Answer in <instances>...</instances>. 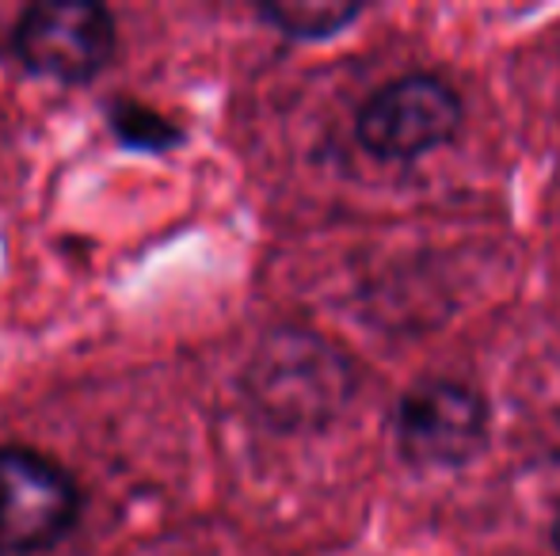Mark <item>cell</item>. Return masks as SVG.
Listing matches in <instances>:
<instances>
[{"label": "cell", "instance_id": "1", "mask_svg": "<svg viewBox=\"0 0 560 556\" xmlns=\"http://www.w3.org/2000/svg\"><path fill=\"white\" fill-rule=\"evenodd\" d=\"M244 401L252 416L282 435L325 430L354 401V363L313 328H275L244 366Z\"/></svg>", "mask_w": 560, "mask_h": 556}, {"label": "cell", "instance_id": "2", "mask_svg": "<svg viewBox=\"0 0 560 556\" xmlns=\"http://www.w3.org/2000/svg\"><path fill=\"white\" fill-rule=\"evenodd\" d=\"M118 27L112 8L89 0H43L20 12L12 54L20 66L54 84H89L112 66Z\"/></svg>", "mask_w": 560, "mask_h": 556}, {"label": "cell", "instance_id": "3", "mask_svg": "<svg viewBox=\"0 0 560 556\" xmlns=\"http://www.w3.org/2000/svg\"><path fill=\"white\" fill-rule=\"evenodd\" d=\"M81 519L73 473L43 450L0 446V556L46 553Z\"/></svg>", "mask_w": 560, "mask_h": 556}, {"label": "cell", "instance_id": "4", "mask_svg": "<svg viewBox=\"0 0 560 556\" xmlns=\"http://www.w3.org/2000/svg\"><path fill=\"white\" fill-rule=\"evenodd\" d=\"M465 104L443 76L412 73L389 81L362 104L354 134L377 161H420L431 149L457 138Z\"/></svg>", "mask_w": 560, "mask_h": 556}, {"label": "cell", "instance_id": "5", "mask_svg": "<svg viewBox=\"0 0 560 556\" xmlns=\"http://www.w3.org/2000/svg\"><path fill=\"white\" fill-rule=\"evenodd\" d=\"M488 401L477 389L431 378L408 389L397 409V446L420 469H462L488 446Z\"/></svg>", "mask_w": 560, "mask_h": 556}, {"label": "cell", "instance_id": "6", "mask_svg": "<svg viewBox=\"0 0 560 556\" xmlns=\"http://www.w3.org/2000/svg\"><path fill=\"white\" fill-rule=\"evenodd\" d=\"M256 15L282 31L287 38L298 43H317V38H332L347 23L362 15V4H343V0H275V4H259Z\"/></svg>", "mask_w": 560, "mask_h": 556}, {"label": "cell", "instance_id": "7", "mask_svg": "<svg viewBox=\"0 0 560 556\" xmlns=\"http://www.w3.org/2000/svg\"><path fill=\"white\" fill-rule=\"evenodd\" d=\"M104 119L118 145L133 149V153L164 156L176 145H184V138H187L179 122H172L168 115L141 104V99H112V104L104 107Z\"/></svg>", "mask_w": 560, "mask_h": 556}, {"label": "cell", "instance_id": "8", "mask_svg": "<svg viewBox=\"0 0 560 556\" xmlns=\"http://www.w3.org/2000/svg\"><path fill=\"white\" fill-rule=\"evenodd\" d=\"M553 545H557V553H560V511H557V522H553Z\"/></svg>", "mask_w": 560, "mask_h": 556}]
</instances>
